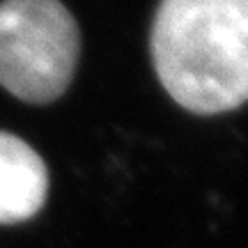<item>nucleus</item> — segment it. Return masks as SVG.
Here are the masks:
<instances>
[{"label": "nucleus", "instance_id": "nucleus-3", "mask_svg": "<svg viewBox=\"0 0 248 248\" xmlns=\"http://www.w3.org/2000/svg\"><path fill=\"white\" fill-rule=\"evenodd\" d=\"M48 193V170L42 156L18 136L0 131V223L35 216Z\"/></svg>", "mask_w": 248, "mask_h": 248}, {"label": "nucleus", "instance_id": "nucleus-2", "mask_svg": "<svg viewBox=\"0 0 248 248\" xmlns=\"http://www.w3.org/2000/svg\"><path fill=\"white\" fill-rule=\"evenodd\" d=\"M80 32L60 0L0 2V85L28 104H51L69 88Z\"/></svg>", "mask_w": 248, "mask_h": 248}, {"label": "nucleus", "instance_id": "nucleus-1", "mask_svg": "<svg viewBox=\"0 0 248 248\" xmlns=\"http://www.w3.org/2000/svg\"><path fill=\"white\" fill-rule=\"evenodd\" d=\"M161 85L191 113L248 101V0H163L152 26Z\"/></svg>", "mask_w": 248, "mask_h": 248}]
</instances>
